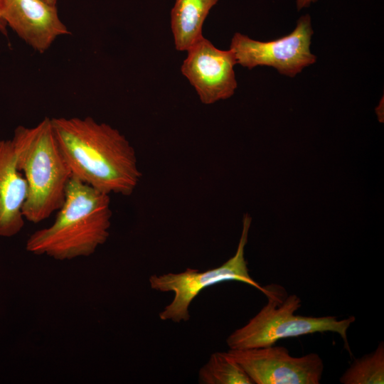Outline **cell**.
Returning <instances> with one entry per match:
<instances>
[{
  "label": "cell",
  "instance_id": "1",
  "mask_svg": "<svg viewBox=\"0 0 384 384\" xmlns=\"http://www.w3.org/2000/svg\"><path fill=\"white\" fill-rule=\"evenodd\" d=\"M51 123L71 176L108 195L133 193L142 175L134 147L118 129L91 117Z\"/></svg>",
  "mask_w": 384,
  "mask_h": 384
},
{
  "label": "cell",
  "instance_id": "2",
  "mask_svg": "<svg viewBox=\"0 0 384 384\" xmlns=\"http://www.w3.org/2000/svg\"><path fill=\"white\" fill-rule=\"evenodd\" d=\"M112 215L110 195L71 176L54 223L31 234L26 249L60 261L90 256L107 240Z\"/></svg>",
  "mask_w": 384,
  "mask_h": 384
},
{
  "label": "cell",
  "instance_id": "3",
  "mask_svg": "<svg viewBox=\"0 0 384 384\" xmlns=\"http://www.w3.org/2000/svg\"><path fill=\"white\" fill-rule=\"evenodd\" d=\"M19 171H23L28 194L22 207L24 219L38 223L63 206L71 177L54 134L51 118L33 127L18 126L11 139Z\"/></svg>",
  "mask_w": 384,
  "mask_h": 384
},
{
  "label": "cell",
  "instance_id": "4",
  "mask_svg": "<svg viewBox=\"0 0 384 384\" xmlns=\"http://www.w3.org/2000/svg\"><path fill=\"white\" fill-rule=\"evenodd\" d=\"M267 303L245 326L234 331L226 339L230 349H243L274 345L282 338L304 335L334 332L343 341L351 353L347 332L356 318L338 319L336 316H305L295 314L301 307L296 294L287 295L278 285L267 286Z\"/></svg>",
  "mask_w": 384,
  "mask_h": 384
},
{
  "label": "cell",
  "instance_id": "5",
  "mask_svg": "<svg viewBox=\"0 0 384 384\" xmlns=\"http://www.w3.org/2000/svg\"><path fill=\"white\" fill-rule=\"evenodd\" d=\"M250 225L251 217L246 214L243 217L242 233L237 250L222 265L203 272L187 268L179 273L154 274L149 277L151 289L174 293L171 302L159 313L161 320H171L177 323L188 321L190 318L188 308L195 297L205 288L225 281L244 282L265 294V287H262L250 277L245 258V247Z\"/></svg>",
  "mask_w": 384,
  "mask_h": 384
},
{
  "label": "cell",
  "instance_id": "6",
  "mask_svg": "<svg viewBox=\"0 0 384 384\" xmlns=\"http://www.w3.org/2000/svg\"><path fill=\"white\" fill-rule=\"evenodd\" d=\"M313 34L311 16L306 14L298 19L290 33L275 40L260 41L236 32L230 49L237 64L244 68L272 67L281 75L294 78L316 62L310 49Z\"/></svg>",
  "mask_w": 384,
  "mask_h": 384
},
{
  "label": "cell",
  "instance_id": "7",
  "mask_svg": "<svg viewBox=\"0 0 384 384\" xmlns=\"http://www.w3.org/2000/svg\"><path fill=\"white\" fill-rule=\"evenodd\" d=\"M227 353L253 384H319L324 368L316 353L294 357L285 347L274 345L229 349Z\"/></svg>",
  "mask_w": 384,
  "mask_h": 384
},
{
  "label": "cell",
  "instance_id": "8",
  "mask_svg": "<svg viewBox=\"0 0 384 384\" xmlns=\"http://www.w3.org/2000/svg\"><path fill=\"white\" fill-rule=\"evenodd\" d=\"M181 72L194 87L201 102L211 105L232 97L238 87L234 53L216 48L202 36L187 50Z\"/></svg>",
  "mask_w": 384,
  "mask_h": 384
},
{
  "label": "cell",
  "instance_id": "9",
  "mask_svg": "<svg viewBox=\"0 0 384 384\" xmlns=\"http://www.w3.org/2000/svg\"><path fill=\"white\" fill-rule=\"evenodd\" d=\"M0 13L7 26L40 53L58 36L70 33L59 18L55 4L48 0H0Z\"/></svg>",
  "mask_w": 384,
  "mask_h": 384
},
{
  "label": "cell",
  "instance_id": "10",
  "mask_svg": "<svg viewBox=\"0 0 384 384\" xmlns=\"http://www.w3.org/2000/svg\"><path fill=\"white\" fill-rule=\"evenodd\" d=\"M26 180L16 166L12 141L0 140V236L11 237L24 225Z\"/></svg>",
  "mask_w": 384,
  "mask_h": 384
},
{
  "label": "cell",
  "instance_id": "11",
  "mask_svg": "<svg viewBox=\"0 0 384 384\" xmlns=\"http://www.w3.org/2000/svg\"><path fill=\"white\" fill-rule=\"evenodd\" d=\"M218 0H175L171 28L176 50L186 51L203 36V26Z\"/></svg>",
  "mask_w": 384,
  "mask_h": 384
},
{
  "label": "cell",
  "instance_id": "12",
  "mask_svg": "<svg viewBox=\"0 0 384 384\" xmlns=\"http://www.w3.org/2000/svg\"><path fill=\"white\" fill-rule=\"evenodd\" d=\"M202 384H253L241 366L227 352H215L198 372Z\"/></svg>",
  "mask_w": 384,
  "mask_h": 384
},
{
  "label": "cell",
  "instance_id": "13",
  "mask_svg": "<svg viewBox=\"0 0 384 384\" xmlns=\"http://www.w3.org/2000/svg\"><path fill=\"white\" fill-rule=\"evenodd\" d=\"M339 381L343 384H383V342H380L372 353L355 359L341 376Z\"/></svg>",
  "mask_w": 384,
  "mask_h": 384
},
{
  "label": "cell",
  "instance_id": "14",
  "mask_svg": "<svg viewBox=\"0 0 384 384\" xmlns=\"http://www.w3.org/2000/svg\"><path fill=\"white\" fill-rule=\"evenodd\" d=\"M318 0H296V6L298 11L309 7L311 4Z\"/></svg>",
  "mask_w": 384,
  "mask_h": 384
},
{
  "label": "cell",
  "instance_id": "15",
  "mask_svg": "<svg viewBox=\"0 0 384 384\" xmlns=\"http://www.w3.org/2000/svg\"><path fill=\"white\" fill-rule=\"evenodd\" d=\"M6 26H7V24H6V21L4 20V18H2L1 15V13H0V32L2 34L5 35L6 36H7Z\"/></svg>",
  "mask_w": 384,
  "mask_h": 384
},
{
  "label": "cell",
  "instance_id": "16",
  "mask_svg": "<svg viewBox=\"0 0 384 384\" xmlns=\"http://www.w3.org/2000/svg\"><path fill=\"white\" fill-rule=\"evenodd\" d=\"M48 1L51 2V3H54V4L56 3V0H48Z\"/></svg>",
  "mask_w": 384,
  "mask_h": 384
}]
</instances>
